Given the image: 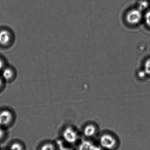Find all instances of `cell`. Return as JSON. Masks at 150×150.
I'll use <instances>...</instances> for the list:
<instances>
[{"label":"cell","mask_w":150,"mask_h":150,"mask_svg":"<svg viewBox=\"0 0 150 150\" xmlns=\"http://www.w3.org/2000/svg\"><path fill=\"white\" fill-rule=\"evenodd\" d=\"M100 146L107 150H112L116 146V140L112 136L109 134L102 135L99 140Z\"/></svg>","instance_id":"cell-1"},{"label":"cell","mask_w":150,"mask_h":150,"mask_svg":"<svg viewBox=\"0 0 150 150\" xmlns=\"http://www.w3.org/2000/svg\"><path fill=\"white\" fill-rule=\"evenodd\" d=\"M63 137L64 141L70 144L75 143L79 138L77 132L71 127H67L64 129Z\"/></svg>","instance_id":"cell-2"},{"label":"cell","mask_w":150,"mask_h":150,"mask_svg":"<svg viewBox=\"0 0 150 150\" xmlns=\"http://www.w3.org/2000/svg\"><path fill=\"white\" fill-rule=\"evenodd\" d=\"M142 14L140 9H132L127 14V20L131 25H136L141 22Z\"/></svg>","instance_id":"cell-3"},{"label":"cell","mask_w":150,"mask_h":150,"mask_svg":"<svg viewBox=\"0 0 150 150\" xmlns=\"http://www.w3.org/2000/svg\"><path fill=\"white\" fill-rule=\"evenodd\" d=\"M12 39V34L9 31L5 29L0 30V45L3 46L9 45Z\"/></svg>","instance_id":"cell-4"},{"label":"cell","mask_w":150,"mask_h":150,"mask_svg":"<svg viewBox=\"0 0 150 150\" xmlns=\"http://www.w3.org/2000/svg\"><path fill=\"white\" fill-rule=\"evenodd\" d=\"M12 113L9 110L0 112V126H5L10 123L12 120Z\"/></svg>","instance_id":"cell-5"},{"label":"cell","mask_w":150,"mask_h":150,"mask_svg":"<svg viewBox=\"0 0 150 150\" xmlns=\"http://www.w3.org/2000/svg\"><path fill=\"white\" fill-rule=\"evenodd\" d=\"M1 77L4 81H10L15 77V71L12 68L5 67L1 71Z\"/></svg>","instance_id":"cell-6"},{"label":"cell","mask_w":150,"mask_h":150,"mask_svg":"<svg viewBox=\"0 0 150 150\" xmlns=\"http://www.w3.org/2000/svg\"><path fill=\"white\" fill-rule=\"evenodd\" d=\"M78 150H100V149L91 142L83 141L79 144Z\"/></svg>","instance_id":"cell-7"},{"label":"cell","mask_w":150,"mask_h":150,"mask_svg":"<svg viewBox=\"0 0 150 150\" xmlns=\"http://www.w3.org/2000/svg\"><path fill=\"white\" fill-rule=\"evenodd\" d=\"M96 133V128L94 125L89 124L85 127L83 130V134L87 137H92Z\"/></svg>","instance_id":"cell-8"},{"label":"cell","mask_w":150,"mask_h":150,"mask_svg":"<svg viewBox=\"0 0 150 150\" xmlns=\"http://www.w3.org/2000/svg\"><path fill=\"white\" fill-rule=\"evenodd\" d=\"M41 150H55V146L52 144L48 143L44 144Z\"/></svg>","instance_id":"cell-9"},{"label":"cell","mask_w":150,"mask_h":150,"mask_svg":"<svg viewBox=\"0 0 150 150\" xmlns=\"http://www.w3.org/2000/svg\"><path fill=\"white\" fill-rule=\"evenodd\" d=\"M144 71L147 74L150 75V59L145 62L144 64Z\"/></svg>","instance_id":"cell-10"},{"label":"cell","mask_w":150,"mask_h":150,"mask_svg":"<svg viewBox=\"0 0 150 150\" xmlns=\"http://www.w3.org/2000/svg\"><path fill=\"white\" fill-rule=\"evenodd\" d=\"M10 150H23V147L20 144L15 143L11 146Z\"/></svg>","instance_id":"cell-11"},{"label":"cell","mask_w":150,"mask_h":150,"mask_svg":"<svg viewBox=\"0 0 150 150\" xmlns=\"http://www.w3.org/2000/svg\"><path fill=\"white\" fill-rule=\"evenodd\" d=\"M145 22L148 26L150 27V10L145 15Z\"/></svg>","instance_id":"cell-12"},{"label":"cell","mask_w":150,"mask_h":150,"mask_svg":"<svg viewBox=\"0 0 150 150\" xmlns=\"http://www.w3.org/2000/svg\"><path fill=\"white\" fill-rule=\"evenodd\" d=\"M58 147H59L58 150H71L69 148H67V147L63 145L60 141H59L58 142Z\"/></svg>","instance_id":"cell-13"},{"label":"cell","mask_w":150,"mask_h":150,"mask_svg":"<svg viewBox=\"0 0 150 150\" xmlns=\"http://www.w3.org/2000/svg\"><path fill=\"white\" fill-rule=\"evenodd\" d=\"M5 67L4 61L1 58H0V72H1Z\"/></svg>","instance_id":"cell-14"},{"label":"cell","mask_w":150,"mask_h":150,"mask_svg":"<svg viewBox=\"0 0 150 150\" xmlns=\"http://www.w3.org/2000/svg\"><path fill=\"white\" fill-rule=\"evenodd\" d=\"M4 80L3 79L1 76H0V89L2 88L4 85Z\"/></svg>","instance_id":"cell-15"},{"label":"cell","mask_w":150,"mask_h":150,"mask_svg":"<svg viewBox=\"0 0 150 150\" xmlns=\"http://www.w3.org/2000/svg\"><path fill=\"white\" fill-rule=\"evenodd\" d=\"M4 134V130L1 128H0V139H1L3 137Z\"/></svg>","instance_id":"cell-16"}]
</instances>
